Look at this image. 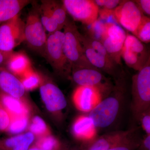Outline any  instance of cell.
I'll use <instances>...</instances> for the list:
<instances>
[{"mask_svg":"<svg viewBox=\"0 0 150 150\" xmlns=\"http://www.w3.org/2000/svg\"><path fill=\"white\" fill-rule=\"evenodd\" d=\"M59 150H69L66 147L64 146H62L61 149H60Z\"/></svg>","mask_w":150,"mask_h":150,"instance_id":"cell-38","label":"cell"},{"mask_svg":"<svg viewBox=\"0 0 150 150\" xmlns=\"http://www.w3.org/2000/svg\"><path fill=\"white\" fill-rule=\"evenodd\" d=\"M141 42L149 43L150 42V18L144 16L134 34Z\"/></svg>","mask_w":150,"mask_h":150,"instance_id":"cell-28","label":"cell"},{"mask_svg":"<svg viewBox=\"0 0 150 150\" xmlns=\"http://www.w3.org/2000/svg\"><path fill=\"white\" fill-rule=\"evenodd\" d=\"M0 103L11 118L29 115V107L23 98L14 97L0 91Z\"/></svg>","mask_w":150,"mask_h":150,"instance_id":"cell-19","label":"cell"},{"mask_svg":"<svg viewBox=\"0 0 150 150\" xmlns=\"http://www.w3.org/2000/svg\"><path fill=\"white\" fill-rule=\"evenodd\" d=\"M25 22L19 15L0 25V51L11 53L24 42Z\"/></svg>","mask_w":150,"mask_h":150,"instance_id":"cell-9","label":"cell"},{"mask_svg":"<svg viewBox=\"0 0 150 150\" xmlns=\"http://www.w3.org/2000/svg\"><path fill=\"white\" fill-rule=\"evenodd\" d=\"M73 99L79 110L89 112L101 100L97 90L93 88L77 86L73 95Z\"/></svg>","mask_w":150,"mask_h":150,"instance_id":"cell-14","label":"cell"},{"mask_svg":"<svg viewBox=\"0 0 150 150\" xmlns=\"http://www.w3.org/2000/svg\"><path fill=\"white\" fill-rule=\"evenodd\" d=\"M71 78L77 86L89 87L96 89L101 99L110 93L114 85V82L110 78L93 67L72 69Z\"/></svg>","mask_w":150,"mask_h":150,"instance_id":"cell-5","label":"cell"},{"mask_svg":"<svg viewBox=\"0 0 150 150\" xmlns=\"http://www.w3.org/2000/svg\"><path fill=\"white\" fill-rule=\"evenodd\" d=\"M35 137L28 131L0 141V150H28L33 145Z\"/></svg>","mask_w":150,"mask_h":150,"instance_id":"cell-20","label":"cell"},{"mask_svg":"<svg viewBox=\"0 0 150 150\" xmlns=\"http://www.w3.org/2000/svg\"><path fill=\"white\" fill-rule=\"evenodd\" d=\"M121 58L128 67L139 71L150 60V52L144 43L132 34L127 33Z\"/></svg>","mask_w":150,"mask_h":150,"instance_id":"cell-7","label":"cell"},{"mask_svg":"<svg viewBox=\"0 0 150 150\" xmlns=\"http://www.w3.org/2000/svg\"><path fill=\"white\" fill-rule=\"evenodd\" d=\"M137 150H150V135H145Z\"/></svg>","mask_w":150,"mask_h":150,"instance_id":"cell-35","label":"cell"},{"mask_svg":"<svg viewBox=\"0 0 150 150\" xmlns=\"http://www.w3.org/2000/svg\"><path fill=\"white\" fill-rule=\"evenodd\" d=\"M112 90L87 114L96 129H107L120 118L127 100L128 86L126 75L123 71L114 80Z\"/></svg>","mask_w":150,"mask_h":150,"instance_id":"cell-1","label":"cell"},{"mask_svg":"<svg viewBox=\"0 0 150 150\" xmlns=\"http://www.w3.org/2000/svg\"><path fill=\"white\" fill-rule=\"evenodd\" d=\"M64 38L62 30L48 33L44 58L55 72L62 76L71 78L72 67L64 52Z\"/></svg>","mask_w":150,"mask_h":150,"instance_id":"cell-3","label":"cell"},{"mask_svg":"<svg viewBox=\"0 0 150 150\" xmlns=\"http://www.w3.org/2000/svg\"><path fill=\"white\" fill-rule=\"evenodd\" d=\"M81 44L84 53L89 63L97 69L111 76L113 81L124 71L122 67L116 64L112 59L100 54L88 46Z\"/></svg>","mask_w":150,"mask_h":150,"instance_id":"cell-13","label":"cell"},{"mask_svg":"<svg viewBox=\"0 0 150 150\" xmlns=\"http://www.w3.org/2000/svg\"><path fill=\"white\" fill-rule=\"evenodd\" d=\"M142 139L139 135L138 128L134 127L130 133L115 143L108 150H137Z\"/></svg>","mask_w":150,"mask_h":150,"instance_id":"cell-22","label":"cell"},{"mask_svg":"<svg viewBox=\"0 0 150 150\" xmlns=\"http://www.w3.org/2000/svg\"><path fill=\"white\" fill-rule=\"evenodd\" d=\"M29 124V115L12 117L6 131L13 135L21 134L28 128Z\"/></svg>","mask_w":150,"mask_h":150,"instance_id":"cell-27","label":"cell"},{"mask_svg":"<svg viewBox=\"0 0 150 150\" xmlns=\"http://www.w3.org/2000/svg\"><path fill=\"white\" fill-rule=\"evenodd\" d=\"M133 1L144 15L149 17L150 15V0H136V1Z\"/></svg>","mask_w":150,"mask_h":150,"instance_id":"cell-34","label":"cell"},{"mask_svg":"<svg viewBox=\"0 0 150 150\" xmlns=\"http://www.w3.org/2000/svg\"><path fill=\"white\" fill-rule=\"evenodd\" d=\"M138 122L141 124L146 135H150V109L146 110L140 115Z\"/></svg>","mask_w":150,"mask_h":150,"instance_id":"cell-32","label":"cell"},{"mask_svg":"<svg viewBox=\"0 0 150 150\" xmlns=\"http://www.w3.org/2000/svg\"><path fill=\"white\" fill-rule=\"evenodd\" d=\"M11 53H5L0 51V67H4L6 60Z\"/></svg>","mask_w":150,"mask_h":150,"instance_id":"cell-36","label":"cell"},{"mask_svg":"<svg viewBox=\"0 0 150 150\" xmlns=\"http://www.w3.org/2000/svg\"><path fill=\"white\" fill-rule=\"evenodd\" d=\"M18 78L25 91H30L37 88L40 86L41 83L39 73L32 68Z\"/></svg>","mask_w":150,"mask_h":150,"instance_id":"cell-25","label":"cell"},{"mask_svg":"<svg viewBox=\"0 0 150 150\" xmlns=\"http://www.w3.org/2000/svg\"><path fill=\"white\" fill-rule=\"evenodd\" d=\"M71 150H80V148L75 147L73 148Z\"/></svg>","mask_w":150,"mask_h":150,"instance_id":"cell-39","label":"cell"},{"mask_svg":"<svg viewBox=\"0 0 150 150\" xmlns=\"http://www.w3.org/2000/svg\"><path fill=\"white\" fill-rule=\"evenodd\" d=\"M32 2L29 0H0V25L18 15Z\"/></svg>","mask_w":150,"mask_h":150,"instance_id":"cell-21","label":"cell"},{"mask_svg":"<svg viewBox=\"0 0 150 150\" xmlns=\"http://www.w3.org/2000/svg\"><path fill=\"white\" fill-rule=\"evenodd\" d=\"M64 51L71 66L72 69L78 67H93L88 61L80 40V32L74 22L68 19L64 28Z\"/></svg>","mask_w":150,"mask_h":150,"instance_id":"cell-6","label":"cell"},{"mask_svg":"<svg viewBox=\"0 0 150 150\" xmlns=\"http://www.w3.org/2000/svg\"><path fill=\"white\" fill-rule=\"evenodd\" d=\"M87 34L86 35L90 38L101 42V39L105 28V22L98 18L94 22L88 25Z\"/></svg>","mask_w":150,"mask_h":150,"instance_id":"cell-30","label":"cell"},{"mask_svg":"<svg viewBox=\"0 0 150 150\" xmlns=\"http://www.w3.org/2000/svg\"><path fill=\"white\" fill-rule=\"evenodd\" d=\"M131 110L138 122L140 115L150 109V60L132 78Z\"/></svg>","mask_w":150,"mask_h":150,"instance_id":"cell-2","label":"cell"},{"mask_svg":"<svg viewBox=\"0 0 150 150\" xmlns=\"http://www.w3.org/2000/svg\"><path fill=\"white\" fill-rule=\"evenodd\" d=\"M127 33L117 23L105 22V28L101 42L113 62L122 67L121 52Z\"/></svg>","mask_w":150,"mask_h":150,"instance_id":"cell-10","label":"cell"},{"mask_svg":"<svg viewBox=\"0 0 150 150\" xmlns=\"http://www.w3.org/2000/svg\"><path fill=\"white\" fill-rule=\"evenodd\" d=\"M96 128L87 115L76 118L72 126L71 131L76 139L84 142H88L96 137Z\"/></svg>","mask_w":150,"mask_h":150,"instance_id":"cell-17","label":"cell"},{"mask_svg":"<svg viewBox=\"0 0 150 150\" xmlns=\"http://www.w3.org/2000/svg\"><path fill=\"white\" fill-rule=\"evenodd\" d=\"M41 83L39 88L41 100L46 109L54 114L61 115L67 105L64 95L51 79L39 72Z\"/></svg>","mask_w":150,"mask_h":150,"instance_id":"cell-8","label":"cell"},{"mask_svg":"<svg viewBox=\"0 0 150 150\" xmlns=\"http://www.w3.org/2000/svg\"><path fill=\"white\" fill-rule=\"evenodd\" d=\"M28 150H45L42 148L39 147L38 146H36L35 144H33Z\"/></svg>","mask_w":150,"mask_h":150,"instance_id":"cell-37","label":"cell"},{"mask_svg":"<svg viewBox=\"0 0 150 150\" xmlns=\"http://www.w3.org/2000/svg\"><path fill=\"white\" fill-rule=\"evenodd\" d=\"M39 9L40 20L46 32L51 33L61 30L51 13L46 0L41 1L40 4H39Z\"/></svg>","mask_w":150,"mask_h":150,"instance_id":"cell-23","label":"cell"},{"mask_svg":"<svg viewBox=\"0 0 150 150\" xmlns=\"http://www.w3.org/2000/svg\"><path fill=\"white\" fill-rule=\"evenodd\" d=\"M46 2L51 13L62 30L68 20V13L62 1L46 0Z\"/></svg>","mask_w":150,"mask_h":150,"instance_id":"cell-24","label":"cell"},{"mask_svg":"<svg viewBox=\"0 0 150 150\" xmlns=\"http://www.w3.org/2000/svg\"><path fill=\"white\" fill-rule=\"evenodd\" d=\"M31 4L25 22L24 42L31 50L44 57L47 34L40 20L39 4L35 1Z\"/></svg>","mask_w":150,"mask_h":150,"instance_id":"cell-4","label":"cell"},{"mask_svg":"<svg viewBox=\"0 0 150 150\" xmlns=\"http://www.w3.org/2000/svg\"><path fill=\"white\" fill-rule=\"evenodd\" d=\"M34 144L45 150H59L63 146L59 140L51 134L38 138Z\"/></svg>","mask_w":150,"mask_h":150,"instance_id":"cell-29","label":"cell"},{"mask_svg":"<svg viewBox=\"0 0 150 150\" xmlns=\"http://www.w3.org/2000/svg\"><path fill=\"white\" fill-rule=\"evenodd\" d=\"M94 1L99 8L109 10L115 9L121 1L120 0H95Z\"/></svg>","mask_w":150,"mask_h":150,"instance_id":"cell-33","label":"cell"},{"mask_svg":"<svg viewBox=\"0 0 150 150\" xmlns=\"http://www.w3.org/2000/svg\"><path fill=\"white\" fill-rule=\"evenodd\" d=\"M0 91L17 98H23L26 91L19 78L4 67H0Z\"/></svg>","mask_w":150,"mask_h":150,"instance_id":"cell-16","label":"cell"},{"mask_svg":"<svg viewBox=\"0 0 150 150\" xmlns=\"http://www.w3.org/2000/svg\"><path fill=\"white\" fill-rule=\"evenodd\" d=\"M144 16L134 1L124 0L114 10L113 19L133 34Z\"/></svg>","mask_w":150,"mask_h":150,"instance_id":"cell-12","label":"cell"},{"mask_svg":"<svg viewBox=\"0 0 150 150\" xmlns=\"http://www.w3.org/2000/svg\"><path fill=\"white\" fill-rule=\"evenodd\" d=\"M4 67L18 78L32 68L29 58L21 51L12 52L6 60Z\"/></svg>","mask_w":150,"mask_h":150,"instance_id":"cell-18","label":"cell"},{"mask_svg":"<svg viewBox=\"0 0 150 150\" xmlns=\"http://www.w3.org/2000/svg\"><path fill=\"white\" fill-rule=\"evenodd\" d=\"M133 128L126 130L108 132L93 139L84 142L80 150H108L123 137L130 133Z\"/></svg>","mask_w":150,"mask_h":150,"instance_id":"cell-15","label":"cell"},{"mask_svg":"<svg viewBox=\"0 0 150 150\" xmlns=\"http://www.w3.org/2000/svg\"><path fill=\"white\" fill-rule=\"evenodd\" d=\"M67 13L73 19L85 25H90L99 17V8L93 0L62 1Z\"/></svg>","mask_w":150,"mask_h":150,"instance_id":"cell-11","label":"cell"},{"mask_svg":"<svg viewBox=\"0 0 150 150\" xmlns=\"http://www.w3.org/2000/svg\"><path fill=\"white\" fill-rule=\"evenodd\" d=\"M11 120V117L0 103V131H7Z\"/></svg>","mask_w":150,"mask_h":150,"instance_id":"cell-31","label":"cell"},{"mask_svg":"<svg viewBox=\"0 0 150 150\" xmlns=\"http://www.w3.org/2000/svg\"><path fill=\"white\" fill-rule=\"evenodd\" d=\"M28 129L38 139L51 134L46 122L38 116H34L32 118Z\"/></svg>","mask_w":150,"mask_h":150,"instance_id":"cell-26","label":"cell"}]
</instances>
